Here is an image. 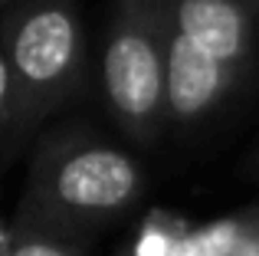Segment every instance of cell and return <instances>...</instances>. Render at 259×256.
I'll use <instances>...</instances> for the list:
<instances>
[{
  "label": "cell",
  "instance_id": "cell-8",
  "mask_svg": "<svg viewBox=\"0 0 259 256\" xmlns=\"http://www.w3.org/2000/svg\"><path fill=\"white\" fill-rule=\"evenodd\" d=\"M230 256H259V204L243 207V237Z\"/></svg>",
  "mask_w": 259,
  "mask_h": 256
},
{
  "label": "cell",
  "instance_id": "cell-3",
  "mask_svg": "<svg viewBox=\"0 0 259 256\" xmlns=\"http://www.w3.org/2000/svg\"><path fill=\"white\" fill-rule=\"evenodd\" d=\"M167 0H118L102 50V92L115 125L138 145L164 128Z\"/></svg>",
  "mask_w": 259,
  "mask_h": 256
},
{
  "label": "cell",
  "instance_id": "cell-6",
  "mask_svg": "<svg viewBox=\"0 0 259 256\" xmlns=\"http://www.w3.org/2000/svg\"><path fill=\"white\" fill-rule=\"evenodd\" d=\"M187 227H190V220H184L181 214L151 210L145 220H141V227L135 230L132 243H128L118 256H171L177 240L184 237Z\"/></svg>",
  "mask_w": 259,
  "mask_h": 256
},
{
  "label": "cell",
  "instance_id": "cell-11",
  "mask_svg": "<svg viewBox=\"0 0 259 256\" xmlns=\"http://www.w3.org/2000/svg\"><path fill=\"white\" fill-rule=\"evenodd\" d=\"M7 250H10V227L0 220V256H7Z\"/></svg>",
  "mask_w": 259,
  "mask_h": 256
},
{
  "label": "cell",
  "instance_id": "cell-7",
  "mask_svg": "<svg viewBox=\"0 0 259 256\" xmlns=\"http://www.w3.org/2000/svg\"><path fill=\"white\" fill-rule=\"evenodd\" d=\"M7 256H82L76 243L53 230L30 224H10V250Z\"/></svg>",
  "mask_w": 259,
  "mask_h": 256
},
{
  "label": "cell",
  "instance_id": "cell-2",
  "mask_svg": "<svg viewBox=\"0 0 259 256\" xmlns=\"http://www.w3.org/2000/svg\"><path fill=\"white\" fill-rule=\"evenodd\" d=\"M0 59L7 69L10 151L36 138L43 122L82 86L85 30L72 0H26L0 26Z\"/></svg>",
  "mask_w": 259,
  "mask_h": 256
},
{
  "label": "cell",
  "instance_id": "cell-5",
  "mask_svg": "<svg viewBox=\"0 0 259 256\" xmlns=\"http://www.w3.org/2000/svg\"><path fill=\"white\" fill-rule=\"evenodd\" d=\"M171 26L207 56L243 69L253 43V20L243 0H167Z\"/></svg>",
  "mask_w": 259,
  "mask_h": 256
},
{
  "label": "cell",
  "instance_id": "cell-10",
  "mask_svg": "<svg viewBox=\"0 0 259 256\" xmlns=\"http://www.w3.org/2000/svg\"><path fill=\"white\" fill-rule=\"evenodd\" d=\"M246 174L249 178H259V141H256L253 151H249V158H246Z\"/></svg>",
  "mask_w": 259,
  "mask_h": 256
},
{
  "label": "cell",
  "instance_id": "cell-9",
  "mask_svg": "<svg viewBox=\"0 0 259 256\" xmlns=\"http://www.w3.org/2000/svg\"><path fill=\"white\" fill-rule=\"evenodd\" d=\"M4 128H7V69L0 59V141H4Z\"/></svg>",
  "mask_w": 259,
  "mask_h": 256
},
{
  "label": "cell",
  "instance_id": "cell-12",
  "mask_svg": "<svg viewBox=\"0 0 259 256\" xmlns=\"http://www.w3.org/2000/svg\"><path fill=\"white\" fill-rule=\"evenodd\" d=\"M0 4H7V0H0Z\"/></svg>",
  "mask_w": 259,
  "mask_h": 256
},
{
  "label": "cell",
  "instance_id": "cell-1",
  "mask_svg": "<svg viewBox=\"0 0 259 256\" xmlns=\"http://www.w3.org/2000/svg\"><path fill=\"white\" fill-rule=\"evenodd\" d=\"M141 191L145 171L135 154L85 125H66L33 148L13 224L43 227L76 243L125 217Z\"/></svg>",
  "mask_w": 259,
  "mask_h": 256
},
{
  "label": "cell",
  "instance_id": "cell-4",
  "mask_svg": "<svg viewBox=\"0 0 259 256\" xmlns=\"http://www.w3.org/2000/svg\"><path fill=\"white\" fill-rule=\"evenodd\" d=\"M240 86V69L197 50L181 33L167 30L164 56V122L197 125Z\"/></svg>",
  "mask_w": 259,
  "mask_h": 256
}]
</instances>
